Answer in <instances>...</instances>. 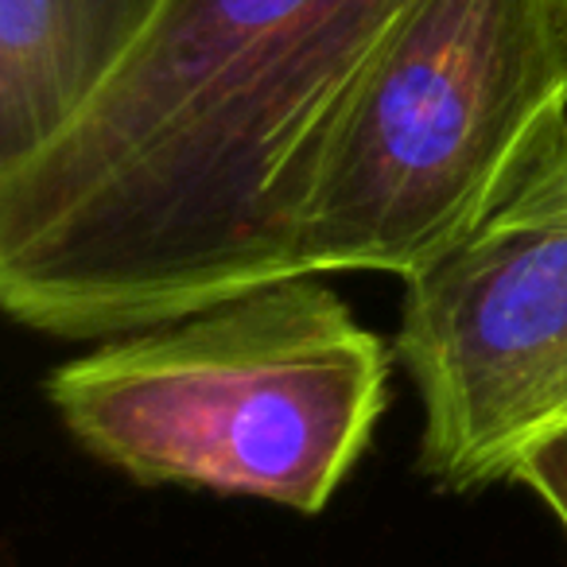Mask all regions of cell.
<instances>
[{"label": "cell", "instance_id": "1", "mask_svg": "<svg viewBox=\"0 0 567 567\" xmlns=\"http://www.w3.org/2000/svg\"><path fill=\"white\" fill-rule=\"evenodd\" d=\"M404 0H175L40 156L0 175V303L117 339L300 276L308 175Z\"/></svg>", "mask_w": 567, "mask_h": 567}, {"label": "cell", "instance_id": "2", "mask_svg": "<svg viewBox=\"0 0 567 567\" xmlns=\"http://www.w3.org/2000/svg\"><path fill=\"white\" fill-rule=\"evenodd\" d=\"M59 424L144 486L323 513L389 401V350L319 276L105 339L48 378Z\"/></svg>", "mask_w": 567, "mask_h": 567}, {"label": "cell", "instance_id": "3", "mask_svg": "<svg viewBox=\"0 0 567 567\" xmlns=\"http://www.w3.org/2000/svg\"><path fill=\"white\" fill-rule=\"evenodd\" d=\"M564 117L559 0H404L319 141L300 276H416L502 203Z\"/></svg>", "mask_w": 567, "mask_h": 567}, {"label": "cell", "instance_id": "4", "mask_svg": "<svg viewBox=\"0 0 567 567\" xmlns=\"http://www.w3.org/2000/svg\"><path fill=\"white\" fill-rule=\"evenodd\" d=\"M396 358L420 396V474L451 494L513 482L567 432V117L502 203L404 280Z\"/></svg>", "mask_w": 567, "mask_h": 567}, {"label": "cell", "instance_id": "5", "mask_svg": "<svg viewBox=\"0 0 567 567\" xmlns=\"http://www.w3.org/2000/svg\"><path fill=\"white\" fill-rule=\"evenodd\" d=\"M175 0H0V175L40 156L125 71Z\"/></svg>", "mask_w": 567, "mask_h": 567}, {"label": "cell", "instance_id": "6", "mask_svg": "<svg viewBox=\"0 0 567 567\" xmlns=\"http://www.w3.org/2000/svg\"><path fill=\"white\" fill-rule=\"evenodd\" d=\"M513 482L533 489L567 533V432L544 440L540 447L520 463V471Z\"/></svg>", "mask_w": 567, "mask_h": 567}, {"label": "cell", "instance_id": "7", "mask_svg": "<svg viewBox=\"0 0 567 567\" xmlns=\"http://www.w3.org/2000/svg\"><path fill=\"white\" fill-rule=\"evenodd\" d=\"M559 4H564V12H567V0H559Z\"/></svg>", "mask_w": 567, "mask_h": 567}]
</instances>
